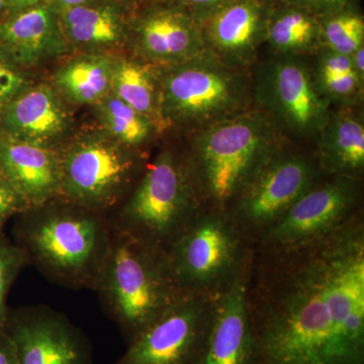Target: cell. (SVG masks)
Instances as JSON below:
<instances>
[{
  "instance_id": "cell-1",
  "label": "cell",
  "mask_w": 364,
  "mask_h": 364,
  "mask_svg": "<svg viewBox=\"0 0 364 364\" xmlns=\"http://www.w3.org/2000/svg\"><path fill=\"white\" fill-rule=\"evenodd\" d=\"M256 364H364L363 213L291 247H254L247 270Z\"/></svg>"
},
{
  "instance_id": "cell-2",
  "label": "cell",
  "mask_w": 364,
  "mask_h": 364,
  "mask_svg": "<svg viewBox=\"0 0 364 364\" xmlns=\"http://www.w3.org/2000/svg\"><path fill=\"white\" fill-rule=\"evenodd\" d=\"M14 244L47 279L95 291L112 239L107 215L56 198L18 215Z\"/></svg>"
},
{
  "instance_id": "cell-3",
  "label": "cell",
  "mask_w": 364,
  "mask_h": 364,
  "mask_svg": "<svg viewBox=\"0 0 364 364\" xmlns=\"http://www.w3.org/2000/svg\"><path fill=\"white\" fill-rule=\"evenodd\" d=\"M282 136L257 109L193 132L186 155L205 208L227 213L284 145Z\"/></svg>"
},
{
  "instance_id": "cell-4",
  "label": "cell",
  "mask_w": 364,
  "mask_h": 364,
  "mask_svg": "<svg viewBox=\"0 0 364 364\" xmlns=\"http://www.w3.org/2000/svg\"><path fill=\"white\" fill-rule=\"evenodd\" d=\"M203 208L188 155L165 149L107 219L117 231L166 251Z\"/></svg>"
},
{
  "instance_id": "cell-5",
  "label": "cell",
  "mask_w": 364,
  "mask_h": 364,
  "mask_svg": "<svg viewBox=\"0 0 364 364\" xmlns=\"http://www.w3.org/2000/svg\"><path fill=\"white\" fill-rule=\"evenodd\" d=\"M112 229L111 245L95 291L129 343L182 293L172 277L165 251Z\"/></svg>"
},
{
  "instance_id": "cell-6",
  "label": "cell",
  "mask_w": 364,
  "mask_h": 364,
  "mask_svg": "<svg viewBox=\"0 0 364 364\" xmlns=\"http://www.w3.org/2000/svg\"><path fill=\"white\" fill-rule=\"evenodd\" d=\"M161 126L193 132L252 109L253 80L207 52L176 65L156 67Z\"/></svg>"
},
{
  "instance_id": "cell-7",
  "label": "cell",
  "mask_w": 364,
  "mask_h": 364,
  "mask_svg": "<svg viewBox=\"0 0 364 364\" xmlns=\"http://www.w3.org/2000/svg\"><path fill=\"white\" fill-rule=\"evenodd\" d=\"M252 248L227 213L205 208L165 253L181 293L215 296L245 272Z\"/></svg>"
},
{
  "instance_id": "cell-8",
  "label": "cell",
  "mask_w": 364,
  "mask_h": 364,
  "mask_svg": "<svg viewBox=\"0 0 364 364\" xmlns=\"http://www.w3.org/2000/svg\"><path fill=\"white\" fill-rule=\"evenodd\" d=\"M57 153L60 198L107 217L130 193L145 167L138 151L109 135L76 139Z\"/></svg>"
},
{
  "instance_id": "cell-9",
  "label": "cell",
  "mask_w": 364,
  "mask_h": 364,
  "mask_svg": "<svg viewBox=\"0 0 364 364\" xmlns=\"http://www.w3.org/2000/svg\"><path fill=\"white\" fill-rule=\"evenodd\" d=\"M321 172L318 161L284 145L242 191L227 214L249 243L255 245L320 181Z\"/></svg>"
},
{
  "instance_id": "cell-10",
  "label": "cell",
  "mask_w": 364,
  "mask_h": 364,
  "mask_svg": "<svg viewBox=\"0 0 364 364\" xmlns=\"http://www.w3.org/2000/svg\"><path fill=\"white\" fill-rule=\"evenodd\" d=\"M253 100L282 135L301 141L316 140L330 114V102L296 55H277L258 69Z\"/></svg>"
},
{
  "instance_id": "cell-11",
  "label": "cell",
  "mask_w": 364,
  "mask_h": 364,
  "mask_svg": "<svg viewBox=\"0 0 364 364\" xmlns=\"http://www.w3.org/2000/svg\"><path fill=\"white\" fill-rule=\"evenodd\" d=\"M215 296L182 293L112 364H200Z\"/></svg>"
},
{
  "instance_id": "cell-12",
  "label": "cell",
  "mask_w": 364,
  "mask_h": 364,
  "mask_svg": "<svg viewBox=\"0 0 364 364\" xmlns=\"http://www.w3.org/2000/svg\"><path fill=\"white\" fill-rule=\"evenodd\" d=\"M360 179L329 176L294 203L254 247H291L329 234L360 210Z\"/></svg>"
},
{
  "instance_id": "cell-13",
  "label": "cell",
  "mask_w": 364,
  "mask_h": 364,
  "mask_svg": "<svg viewBox=\"0 0 364 364\" xmlns=\"http://www.w3.org/2000/svg\"><path fill=\"white\" fill-rule=\"evenodd\" d=\"M6 328L20 364H92V351L82 332L47 306L9 311Z\"/></svg>"
},
{
  "instance_id": "cell-14",
  "label": "cell",
  "mask_w": 364,
  "mask_h": 364,
  "mask_svg": "<svg viewBox=\"0 0 364 364\" xmlns=\"http://www.w3.org/2000/svg\"><path fill=\"white\" fill-rule=\"evenodd\" d=\"M205 51L228 66L247 69L265 40L268 18L259 0H232L198 20Z\"/></svg>"
},
{
  "instance_id": "cell-15",
  "label": "cell",
  "mask_w": 364,
  "mask_h": 364,
  "mask_svg": "<svg viewBox=\"0 0 364 364\" xmlns=\"http://www.w3.org/2000/svg\"><path fill=\"white\" fill-rule=\"evenodd\" d=\"M247 270L248 265L233 284L215 294L214 311L200 364L257 363L249 312Z\"/></svg>"
},
{
  "instance_id": "cell-16",
  "label": "cell",
  "mask_w": 364,
  "mask_h": 364,
  "mask_svg": "<svg viewBox=\"0 0 364 364\" xmlns=\"http://www.w3.org/2000/svg\"><path fill=\"white\" fill-rule=\"evenodd\" d=\"M0 173L28 208L60 198L61 170L57 150L16 138L2 129Z\"/></svg>"
},
{
  "instance_id": "cell-17",
  "label": "cell",
  "mask_w": 364,
  "mask_h": 364,
  "mask_svg": "<svg viewBox=\"0 0 364 364\" xmlns=\"http://www.w3.org/2000/svg\"><path fill=\"white\" fill-rule=\"evenodd\" d=\"M67 46L58 11L50 4L16 11L0 21V52L20 68L58 57Z\"/></svg>"
},
{
  "instance_id": "cell-18",
  "label": "cell",
  "mask_w": 364,
  "mask_h": 364,
  "mask_svg": "<svg viewBox=\"0 0 364 364\" xmlns=\"http://www.w3.org/2000/svg\"><path fill=\"white\" fill-rule=\"evenodd\" d=\"M139 54L156 67L176 65L205 52L198 18L179 9H157L136 26Z\"/></svg>"
},
{
  "instance_id": "cell-19",
  "label": "cell",
  "mask_w": 364,
  "mask_h": 364,
  "mask_svg": "<svg viewBox=\"0 0 364 364\" xmlns=\"http://www.w3.org/2000/svg\"><path fill=\"white\" fill-rule=\"evenodd\" d=\"M70 123L58 91L47 85H28L0 114V129L9 135L53 149Z\"/></svg>"
},
{
  "instance_id": "cell-20",
  "label": "cell",
  "mask_w": 364,
  "mask_h": 364,
  "mask_svg": "<svg viewBox=\"0 0 364 364\" xmlns=\"http://www.w3.org/2000/svg\"><path fill=\"white\" fill-rule=\"evenodd\" d=\"M316 140L318 164L326 176L360 179L364 169V123L361 114L348 107L330 112Z\"/></svg>"
},
{
  "instance_id": "cell-21",
  "label": "cell",
  "mask_w": 364,
  "mask_h": 364,
  "mask_svg": "<svg viewBox=\"0 0 364 364\" xmlns=\"http://www.w3.org/2000/svg\"><path fill=\"white\" fill-rule=\"evenodd\" d=\"M68 44L88 49L116 47L124 42L126 28L121 13L109 4L56 7Z\"/></svg>"
},
{
  "instance_id": "cell-22",
  "label": "cell",
  "mask_w": 364,
  "mask_h": 364,
  "mask_svg": "<svg viewBox=\"0 0 364 364\" xmlns=\"http://www.w3.org/2000/svg\"><path fill=\"white\" fill-rule=\"evenodd\" d=\"M114 59L83 55L67 62L55 74L57 90L78 105H97L112 92Z\"/></svg>"
},
{
  "instance_id": "cell-23",
  "label": "cell",
  "mask_w": 364,
  "mask_h": 364,
  "mask_svg": "<svg viewBox=\"0 0 364 364\" xmlns=\"http://www.w3.org/2000/svg\"><path fill=\"white\" fill-rule=\"evenodd\" d=\"M112 92L160 128L155 69L133 60L114 59Z\"/></svg>"
},
{
  "instance_id": "cell-24",
  "label": "cell",
  "mask_w": 364,
  "mask_h": 364,
  "mask_svg": "<svg viewBox=\"0 0 364 364\" xmlns=\"http://www.w3.org/2000/svg\"><path fill=\"white\" fill-rule=\"evenodd\" d=\"M321 26L312 14L291 6L268 18L265 40L277 55H298L320 42Z\"/></svg>"
},
{
  "instance_id": "cell-25",
  "label": "cell",
  "mask_w": 364,
  "mask_h": 364,
  "mask_svg": "<svg viewBox=\"0 0 364 364\" xmlns=\"http://www.w3.org/2000/svg\"><path fill=\"white\" fill-rule=\"evenodd\" d=\"M97 105L100 121L107 135L124 147L138 151L149 142L158 129L150 119L136 112L112 92Z\"/></svg>"
},
{
  "instance_id": "cell-26",
  "label": "cell",
  "mask_w": 364,
  "mask_h": 364,
  "mask_svg": "<svg viewBox=\"0 0 364 364\" xmlns=\"http://www.w3.org/2000/svg\"><path fill=\"white\" fill-rule=\"evenodd\" d=\"M320 42H323L325 49L351 56L364 46L363 18L345 11L330 14L321 26Z\"/></svg>"
},
{
  "instance_id": "cell-27",
  "label": "cell",
  "mask_w": 364,
  "mask_h": 364,
  "mask_svg": "<svg viewBox=\"0 0 364 364\" xmlns=\"http://www.w3.org/2000/svg\"><path fill=\"white\" fill-rule=\"evenodd\" d=\"M28 264L26 256L18 246L0 233V326L4 327L9 318L7 296L14 280Z\"/></svg>"
},
{
  "instance_id": "cell-28",
  "label": "cell",
  "mask_w": 364,
  "mask_h": 364,
  "mask_svg": "<svg viewBox=\"0 0 364 364\" xmlns=\"http://www.w3.org/2000/svg\"><path fill=\"white\" fill-rule=\"evenodd\" d=\"M320 92L330 102L340 104L342 107L355 104L363 95V81L355 72L336 77L316 78Z\"/></svg>"
},
{
  "instance_id": "cell-29",
  "label": "cell",
  "mask_w": 364,
  "mask_h": 364,
  "mask_svg": "<svg viewBox=\"0 0 364 364\" xmlns=\"http://www.w3.org/2000/svg\"><path fill=\"white\" fill-rule=\"evenodd\" d=\"M28 85L21 68L0 52V114Z\"/></svg>"
},
{
  "instance_id": "cell-30",
  "label": "cell",
  "mask_w": 364,
  "mask_h": 364,
  "mask_svg": "<svg viewBox=\"0 0 364 364\" xmlns=\"http://www.w3.org/2000/svg\"><path fill=\"white\" fill-rule=\"evenodd\" d=\"M28 205L0 173V233L9 220L28 210Z\"/></svg>"
},
{
  "instance_id": "cell-31",
  "label": "cell",
  "mask_w": 364,
  "mask_h": 364,
  "mask_svg": "<svg viewBox=\"0 0 364 364\" xmlns=\"http://www.w3.org/2000/svg\"><path fill=\"white\" fill-rule=\"evenodd\" d=\"M354 71L351 56L325 49L318 60L316 78L336 77Z\"/></svg>"
},
{
  "instance_id": "cell-32",
  "label": "cell",
  "mask_w": 364,
  "mask_h": 364,
  "mask_svg": "<svg viewBox=\"0 0 364 364\" xmlns=\"http://www.w3.org/2000/svg\"><path fill=\"white\" fill-rule=\"evenodd\" d=\"M291 6L305 9L309 13L333 14L344 11L351 0H286Z\"/></svg>"
},
{
  "instance_id": "cell-33",
  "label": "cell",
  "mask_w": 364,
  "mask_h": 364,
  "mask_svg": "<svg viewBox=\"0 0 364 364\" xmlns=\"http://www.w3.org/2000/svg\"><path fill=\"white\" fill-rule=\"evenodd\" d=\"M0 364H20L13 338L6 326H0Z\"/></svg>"
},
{
  "instance_id": "cell-34",
  "label": "cell",
  "mask_w": 364,
  "mask_h": 364,
  "mask_svg": "<svg viewBox=\"0 0 364 364\" xmlns=\"http://www.w3.org/2000/svg\"><path fill=\"white\" fill-rule=\"evenodd\" d=\"M179 4H186V6H195L196 9H203L205 13L217 9V7L224 6L232 0H176Z\"/></svg>"
},
{
  "instance_id": "cell-35",
  "label": "cell",
  "mask_w": 364,
  "mask_h": 364,
  "mask_svg": "<svg viewBox=\"0 0 364 364\" xmlns=\"http://www.w3.org/2000/svg\"><path fill=\"white\" fill-rule=\"evenodd\" d=\"M6 9H11L13 13H16V11H23L28 7L49 4V2L48 0H6Z\"/></svg>"
},
{
  "instance_id": "cell-36",
  "label": "cell",
  "mask_w": 364,
  "mask_h": 364,
  "mask_svg": "<svg viewBox=\"0 0 364 364\" xmlns=\"http://www.w3.org/2000/svg\"><path fill=\"white\" fill-rule=\"evenodd\" d=\"M353 68L359 79L364 81V46L351 55Z\"/></svg>"
},
{
  "instance_id": "cell-37",
  "label": "cell",
  "mask_w": 364,
  "mask_h": 364,
  "mask_svg": "<svg viewBox=\"0 0 364 364\" xmlns=\"http://www.w3.org/2000/svg\"><path fill=\"white\" fill-rule=\"evenodd\" d=\"M56 4V7H72L86 6V4H95L97 0H52Z\"/></svg>"
},
{
  "instance_id": "cell-38",
  "label": "cell",
  "mask_w": 364,
  "mask_h": 364,
  "mask_svg": "<svg viewBox=\"0 0 364 364\" xmlns=\"http://www.w3.org/2000/svg\"><path fill=\"white\" fill-rule=\"evenodd\" d=\"M6 9V0H0V14Z\"/></svg>"
}]
</instances>
